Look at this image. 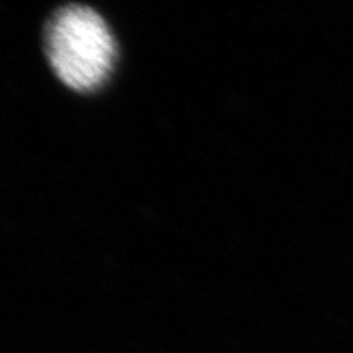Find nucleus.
<instances>
[{
    "label": "nucleus",
    "instance_id": "obj_1",
    "mask_svg": "<svg viewBox=\"0 0 353 353\" xmlns=\"http://www.w3.org/2000/svg\"><path fill=\"white\" fill-rule=\"evenodd\" d=\"M44 48L56 76L79 92L103 85L117 61V43L108 25L83 6H68L52 13Z\"/></svg>",
    "mask_w": 353,
    "mask_h": 353
}]
</instances>
